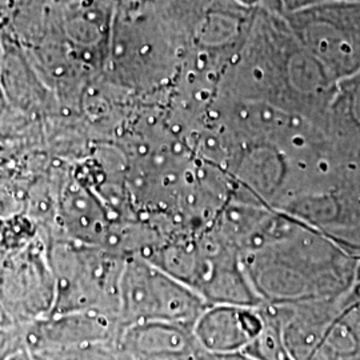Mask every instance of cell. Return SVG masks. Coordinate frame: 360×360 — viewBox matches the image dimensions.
Segmentation results:
<instances>
[{
  "instance_id": "cell-4",
  "label": "cell",
  "mask_w": 360,
  "mask_h": 360,
  "mask_svg": "<svg viewBox=\"0 0 360 360\" xmlns=\"http://www.w3.org/2000/svg\"><path fill=\"white\" fill-rule=\"evenodd\" d=\"M296 38L336 82L360 71V0L328 1L283 15Z\"/></svg>"
},
{
  "instance_id": "cell-12",
  "label": "cell",
  "mask_w": 360,
  "mask_h": 360,
  "mask_svg": "<svg viewBox=\"0 0 360 360\" xmlns=\"http://www.w3.org/2000/svg\"><path fill=\"white\" fill-rule=\"evenodd\" d=\"M195 360H257L250 356L245 352H235V354H212L207 352L199 347L195 352Z\"/></svg>"
},
{
  "instance_id": "cell-5",
  "label": "cell",
  "mask_w": 360,
  "mask_h": 360,
  "mask_svg": "<svg viewBox=\"0 0 360 360\" xmlns=\"http://www.w3.org/2000/svg\"><path fill=\"white\" fill-rule=\"evenodd\" d=\"M55 279L49 251L30 242L8 254L0 269V309L13 327H23L51 315Z\"/></svg>"
},
{
  "instance_id": "cell-16",
  "label": "cell",
  "mask_w": 360,
  "mask_h": 360,
  "mask_svg": "<svg viewBox=\"0 0 360 360\" xmlns=\"http://www.w3.org/2000/svg\"><path fill=\"white\" fill-rule=\"evenodd\" d=\"M342 360H360V352L359 354H355V355L347 356V358H343Z\"/></svg>"
},
{
  "instance_id": "cell-8",
  "label": "cell",
  "mask_w": 360,
  "mask_h": 360,
  "mask_svg": "<svg viewBox=\"0 0 360 360\" xmlns=\"http://www.w3.org/2000/svg\"><path fill=\"white\" fill-rule=\"evenodd\" d=\"M199 345L193 328L168 322L132 324L117 339L120 354L132 359H162L193 356Z\"/></svg>"
},
{
  "instance_id": "cell-2",
  "label": "cell",
  "mask_w": 360,
  "mask_h": 360,
  "mask_svg": "<svg viewBox=\"0 0 360 360\" xmlns=\"http://www.w3.org/2000/svg\"><path fill=\"white\" fill-rule=\"evenodd\" d=\"M47 251L55 279L51 315L95 311L119 319V290L126 259L104 247L74 240L53 242Z\"/></svg>"
},
{
  "instance_id": "cell-7",
  "label": "cell",
  "mask_w": 360,
  "mask_h": 360,
  "mask_svg": "<svg viewBox=\"0 0 360 360\" xmlns=\"http://www.w3.org/2000/svg\"><path fill=\"white\" fill-rule=\"evenodd\" d=\"M264 328L259 307L212 304L193 324L199 347L212 354L243 352Z\"/></svg>"
},
{
  "instance_id": "cell-10",
  "label": "cell",
  "mask_w": 360,
  "mask_h": 360,
  "mask_svg": "<svg viewBox=\"0 0 360 360\" xmlns=\"http://www.w3.org/2000/svg\"><path fill=\"white\" fill-rule=\"evenodd\" d=\"M60 218L70 240L101 247L110 238L107 214L92 191L82 188L65 191L60 200Z\"/></svg>"
},
{
  "instance_id": "cell-1",
  "label": "cell",
  "mask_w": 360,
  "mask_h": 360,
  "mask_svg": "<svg viewBox=\"0 0 360 360\" xmlns=\"http://www.w3.org/2000/svg\"><path fill=\"white\" fill-rule=\"evenodd\" d=\"M336 84L296 38L283 15L257 7L248 37L221 79L218 95L271 104L327 132Z\"/></svg>"
},
{
  "instance_id": "cell-3",
  "label": "cell",
  "mask_w": 360,
  "mask_h": 360,
  "mask_svg": "<svg viewBox=\"0 0 360 360\" xmlns=\"http://www.w3.org/2000/svg\"><path fill=\"white\" fill-rule=\"evenodd\" d=\"M122 330L138 323L168 322L193 328L205 297L142 257L126 259L119 290Z\"/></svg>"
},
{
  "instance_id": "cell-9",
  "label": "cell",
  "mask_w": 360,
  "mask_h": 360,
  "mask_svg": "<svg viewBox=\"0 0 360 360\" xmlns=\"http://www.w3.org/2000/svg\"><path fill=\"white\" fill-rule=\"evenodd\" d=\"M327 135L342 154H359L360 71L338 82L328 107Z\"/></svg>"
},
{
  "instance_id": "cell-6",
  "label": "cell",
  "mask_w": 360,
  "mask_h": 360,
  "mask_svg": "<svg viewBox=\"0 0 360 360\" xmlns=\"http://www.w3.org/2000/svg\"><path fill=\"white\" fill-rule=\"evenodd\" d=\"M25 347L30 352L116 343L122 333L115 316L102 312H67L50 315L20 327Z\"/></svg>"
},
{
  "instance_id": "cell-17",
  "label": "cell",
  "mask_w": 360,
  "mask_h": 360,
  "mask_svg": "<svg viewBox=\"0 0 360 360\" xmlns=\"http://www.w3.org/2000/svg\"><path fill=\"white\" fill-rule=\"evenodd\" d=\"M1 331H3V330H0V336H1Z\"/></svg>"
},
{
  "instance_id": "cell-14",
  "label": "cell",
  "mask_w": 360,
  "mask_h": 360,
  "mask_svg": "<svg viewBox=\"0 0 360 360\" xmlns=\"http://www.w3.org/2000/svg\"><path fill=\"white\" fill-rule=\"evenodd\" d=\"M257 7L269 10L271 13L283 15V4L282 0H257Z\"/></svg>"
},
{
  "instance_id": "cell-11",
  "label": "cell",
  "mask_w": 360,
  "mask_h": 360,
  "mask_svg": "<svg viewBox=\"0 0 360 360\" xmlns=\"http://www.w3.org/2000/svg\"><path fill=\"white\" fill-rule=\"evenodd\" d=\"M32 355L37 360H117L119 349L116 343H98L82 347L40 351Z\"/></svg>"
},
{
  "instance_id": "cell-13",
  "label": "cell",
  "mask_w": 360,
  "mask_h": 360,
  "mask_svg": "<svg viewBox=\"0 0 360 360\" xmlns=\"http://www.w3.org/2000/svg\"><path fill=\"white\" fill-rule=\"evenodd\" d=\"M328 1H339V0H282L283 4V15L287 13H294L297 10H303L316 4L328 3Z\"/></svg>"
},
{
  "instance_id": "cell-15",
  "label": "cell",
  "mask_w": 360,
  "mask_h": 360,
  "mask_svg": "<svg viewBox=\"0 0 360 360\" xmlns=\"http://www.w3.org/2000/svg\"><path fill=\"white\" fill-rule=\"evenodd\" d=\"M4 360H37L26 347L19 348Z\"/></svg>"
},
{
  "instance_id": "cell-18",
  "label": "cell",
  "mask_w": 360,
  "mask_h": 360,
  "mask_svg": "<svg viewBox=\"0 0 360 360\" xmlns=\"http://www.w3.org/2000/svg\"><path fill=\"white\" fill-rule=\"evenodd\" d=\"M117 360H120V358H117Z\"/></svg>"
}]
</instances>
